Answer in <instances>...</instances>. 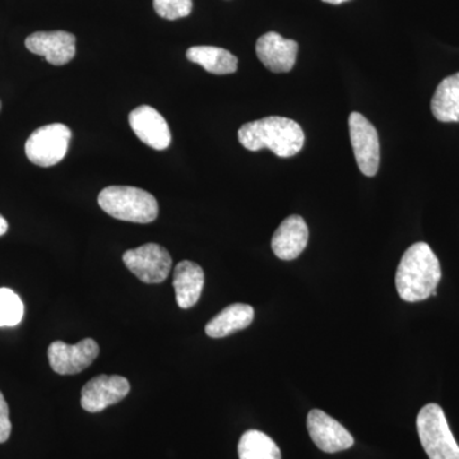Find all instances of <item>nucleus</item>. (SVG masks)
Masks as SVG:
<instances>
[{
    "mask_svg": "<svg viewBox=\"0 0 459 459\" xmlns=\"http://www.w3.org/2000/svg\"><path fill=\"white\" fill-rule=\"evenodd\" d=\"M440 280L442 268L433 249L427 243H416L402 256L395 273V287L402 300L419 303L437 295Z\"/></svg>",
    "mask_w": 459,
    "mask_h": 459,
    "instance_id": "1",
    "label": "nucleus"
},
{
    "mask_svg": "<svg viewBox=\"0 0 459 459\" xmlns=\"http://www.w3.org/2000/svg\"><path fill=\"white\" fill-rule=\"evenodd\" d=\"M238 137L241 146L252 152L268 148L282 159L298 155L305 143L300 124L282 117H267L244 124Z\"/></svg>",
    "mask_w": 459,
    "mask_h": 459,
    "instance_id": "2",
    "label": "nucleus"
},
{
    "mask_svg": "<svg viewBox=\"0 0 459 459\" xmlns=\"http://www.w3.org/2000/svg\"><path fill=\"white\" fill-rule=\"evenodd\" d=\"M99 205L114 219L134 223L155 221L159 214L156 198L134 186H108L99 195Z\"/></svg>",
    "mask_w": 459,
    "mask_h": 459,
    "instance_id": "3",
    "label": "nucleus"
},
{
    "mask_svg": "<svg viewBox=\"0 0 459 459\" xmlns=\"http://www.w3.org/2000/svg\"><path fill=\"white\" fill-rule=\"evenodd\" d=\"M420 442L429 459H459V446L439 404L422 407L416 420Z\"/></svg>",
    "mask_w": 459,
    "mask_h": 459,
    "instance_id": "4",
    "label": "nucleus"
},
{
    "mask_svg": "<svg viewBox=\"0 0 459 459\" xmlns=\"http://www.w3.org/2000/svg\"><path fill=\"white\" fill-rule=\"evenodd\" d=\"M72 132L65 124L54 123L36 129L26 142L27 159L41 168L59 164L68 152Z\"/></svg>",
    "mask_w": 459,
    "mask_h": 459,
    "instance_id": "5",
    "label": "nucleus"
},
{
    "mask_svg": "<svg viewBox=\"0 0 459 459\" xmlns=\"http://www.w3.org/2000/svg\"><path fill=\"white\" fill-rule=\"evenodd\" d=\"M123 262L144 283L164 282L172 268L170 253L155 243L126 250L123 255Z\"/></svg>",
    "mask_w": 459,
    "mask_h": 459,
    "instance_id": "6",
    "label": "nucleus"
},
{
    "mask_svg": "<svg viewBox=\"0 0 459 459\" xmlns=\"http://www.w3.org/2000/svg\"><path fill=\"white\" fill-rule=\"evenodd\" d=\"M349 129L356 164L365 177H376L380 164L379 135L376 126L364 115L351 113Z\"/></svg>",
    "mask_w": 459,
    "mask_h": 459,
    "instance_id": "7",
    "label": "nucleus"
},
{
    "mask_svg": "<svg viewBox=\"0 0 459 459\" xmlns=\"http://www.w3.org/2000/svg\"><path fill=\"white\" fill-rule=\"evenodd\" d=\"M100 352L98 342L92 338H84L81 342L68 344L56 341L48 349L51 369L60 376H74L90 367Z\"/></svg>",
    "mask_w": 459,
    "mask_h": 459,
    "instance_id": "8",
    "label": "nucleus"
},
{
    "mask_svg": "<svg viewBox=\"0 0 459 459\" xmlns=\"http://www.w3.org/2000/svg\"><path fill=\"white\" fill-rule=\"evenodd\" d=\"M131 385L120 376H98L83 386L81 404L87 412H101L128 395Z\"/></svg>",
    "mask_w": 459,
    "mask_h": 459,
    "instance_id": "9",
    "label": "nucleus"
},
{
    "mask_svg": "<svg viewBox=\"0 0 459 459\" xmlns=\"http://www.w3.org/2000/svg\"><path fill=\"white\" fill-rule=\"evenodd\" d=\"M307 430L314 444L325 453H337L351 448L355 440L337 420L320 410H312L307 415Z\"/></svg>",
    "mask_w": 459,
    "mask_h": 459,
    "instance_id": "10",
    "label": "nucleus"
},
{
    "mask_svg": "<svg viewBox=\"0 0 459 459\" xmlns=\"http://www.w3.org/2000/svg\"><path fill=\"white\" fill-rule=\"evenodd\" d=\"M27 49L53 65H65L75 56V36L65 31H40L26 39Z\"/></svg>",
    "mask_w": 459,
    "mask_h": 459,
    "instance_id": "11",
    "label": "nucleus"
},
{
    "mask_svg": "<svg viewBox=\"0 0 459 459\" xmlns=\"http://www.w3.org/2000/svg\"><path fill=\"white\" fill-rule=\"evenodd\" d=\"M133 132L144 144L156 151H164L171 143V132L165 117L156 108L142 105L129 114Z\"/></svg>",
    "mask_w": 459,
    "mask_h": 459,
    "instance_id": "12",
    "label": "nucleus"
},
{
    "mask_svg": "<svg viewBox=\"0 0 459 459\" xmlns=\"http://www.w3.org/2000/svg\"><path fill=\"white\" fill-rule=\"evenodd\" d=\"M299 45L280 33L267 32L256 41L255 51L265 68L273 74H287L294 68Z\"/></svg>",
    "mask_w": 459,
    "mask_h": 459,
    "instance_id": "13",
    "label": "nucleus"
},
{
    "mask_svg": "<svg viewBox=\"0 0 459 459\" xmlns=\"http://www.w3.org/2000/svg\"><path fill=\"white\" fill-rule=\"evenodd\" d=\"M309 241V228L301 216L292 214L281 223L272 237V250L282 261H294Z\"/></svg>",
    "mask_w": 459,
    "mask_h": 459,
    "instance_id": "14",
    "label": "nucleus"
},
{
    "mask_svg": "<svg viewBox=\"0 0 459 459\" xmlns=\"http://www.w3.org/2000/svg\"><path fill=\"white\" fill-rule=\"evenodd\" d=\"M174 285L177 303L181 309H189L198 303L204 286V272L197 263L180 262L174 270Z\"/></svg>",
    "mask_w": 459,
    "mask_h": 459,
    "instance_id": "15",
    "label": "nucleus"
},
{
    "mask_svg": "<svg viewBox=\"0 0 459 459\" xmlns=\"http://www.w3.org/2000/svg\"><path fill=\"white\" fill-rule=\"evenodd\" d=\"M255 309L247 304H232L213 316L205 325V333L211 338L228 337L252 325Z\"/></svg>",
    "mask_w": 459,
    "mask_h": 459,
    "instance_id": "16",
    "label": "nucleus"
},
{
    "mask_svg": "<svg viewBox=\"0 0 459 459\" xmlns=\"http://www.w3.org/2000/svg\"><path fill=\"white\" fill-rule=\"evenodd\" d=\"M431 111L439 122L459 123V72L444 78L437 87Z\"/></svg>",
    "mask_w": 459,
    "mask_h": 459,
    "instance_id": "17",
    "label": "nucleus"
},
{
    "mask_svg": "<svg viewBox=\"0 0 459 459\" xmlns=\"http://www.w3.org/2000/svg\"><path fill=\"white\" fill-rule=\"evenodd\" d=\"M186 57L199 65L208 74L223 75L235 74L238 69V57L229 50L217 47H193L186 51Z\"/></svg>",
    "mask_w": 459,
    "mask_h": 459,
    "instance_id": "18",
    "label": "nucleus"
},
{
    "mask_svg": "<svg viewBox=\"0 0 459 459\" xmlns=\"http://www.w3.org/2000/svg\"><path fill=\"white\" fill-rule=\"evenodd\" d=\"M238 452L240 459H281L277 444L268 435L258 430H249L243 434Z\"/></svg>",
    "mask_w": 459,
    "mask_h": 459,
    "instance_id": "19",
    "label": "nucleus"
},
{
    "mask_svg": "<svg viewBox=\"0 0 459 459\" xmlns=\"http://www.w3.org/2000/svg\"><path fill=\"white\" fill-rule=\"evenodd\" d=\"M22 300L11 289H0V327H14L23 318Z\"/></svg>",
    "mask_w": 459,
    "mask_h": 459,
    "instance_id": "20",
    "label": "nucleus"
},
{
    "mask_svg": "<svg viewBox=\"0 0 459 459\" xmlns=\"http://www.w3.org/2000/svg\"><path fill=\"white\" fill-rule=\"evenodd\" d=\"M153 8L165 20H179L192 13L193 0H153Z\"/></svg>",
    "mask_w": 459,
    "mask_h": 459,
    "instance_id": "21",
    "label": "nucleus"
},
{
    "mask_svg": "<svg viewBox=\"0 0 459 459\" xmlns=\"http://www.w3.org/2000/svg\"><path fill=\"white\" fill-rule=\"evenodd\" d=\"M12 424L9 420V407L4 395L0 392V444L7 442L11 437Z\"/></svg>",
    "mask_w": 459,
    "mask_h": 459,
    "instance_id": "22",
    "label": "nucleus"
},
{
    "mask_svg": "<svg viewBox=\"0 0 459 459\" xmlns=\"http://www.w3.org/2000/svg\"><path fill=\"white\" fill-rule=\"evenodd\" d=\"M9 225L7 220L0 214V237L5 234L8 231Z\"/></svg>",
    "mask_w": 459,
    "mask_h": 459,
    "instance_id": "23",
    "label": "nucleus"
},
{
    "mask_svg": "<svg viewBox=\"0 0 459 459\" xmlns=\"http://www.w3.org/2000/svg\"><path fill=\"white\" fill-rule=\"evenodd\" d=\"M322 2L328 3V4H342L344 2H349V0H322Z\"/></svg>",
    "mask_w": 459,
    "mask_h": 459,
    "instance_id": "24",
    "label": "nucleus"
},
{
    "mask_svg": "<svg viewBox=\"0 0 459 459\" xmlns=\"http://www.w3.org/2000/svg\"><path fill=\"white\" fill-rule=\"evenodd\" d=\"M0 108H2V105H0Z\"/></svg>",
    "mask_w": 459,
    "mask_h": 459,
    "instance_id": "25",
    "label": "nucleus"
}]
</instances>
